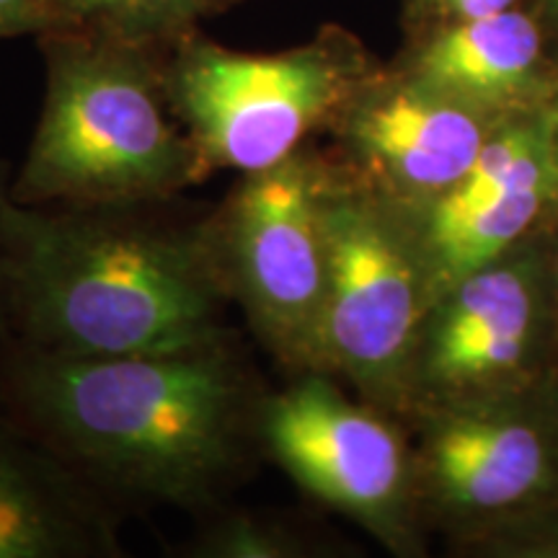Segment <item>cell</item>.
<instances>
[{
    "instance_id": "cell-4",
    "label": "cell",
    "mask_w": 558,
    "mask_h": 558,
    "mask_svg": "<svg viewBox=\"0 0 558 558\" xmlns=\"http://www.w3.org/2000/svg\"><path fill=\"white\" fill-rule=\"evenodd\" d=\"M160 75L169 104L215 171L251 173L282 163L329 135L380 62L344 26L326 24L303 45L239 52L197 26L163 45Z\"/></svg>"
},
{
    "instance_id": "cell-2",
    "label": "cell",
    "mask_w": 558,
    "mask_h": 558,
    "mask_svg": "<svg viewBox=\"0 0 558 558\" xmlns=\"http://www.w3.org/2000/svg\"><path fill=\"white\" fill-rule=\"evenodd\" d=\"M213 207L13 205L0 339L101 357L192 344L230 329Z\"/></svg>"
},
{
    "instance_id": "cell-14",
    "label": "cell",
    "mask_w": 558,
    "mask_h": 558,
    "mask_svg": "<svg viewBox=\"0 0 558 558\" xmlns=\"http://www.w3.org/2000/svg\"><path fill=\"white\" fill-rule=\"evenodd\" d=\"M197 527L173 550L179 558H313L329 554L316 530L271 509L226 505L194 514Z\"/></svg>"
},
{
    "instance_id": "cell-5",
    "label": "cell",
    "mask_w": 558,
    "mask_h": 558,
    "mask_svg": "<svg viewBox=\"0 0 558 558\" xmlns=\"http://www.w3.org/2000/svg\"><path fill=\"white\" fill-rule=\"evenodd\" d=\"M324 150L308 145L264 171L239 173L213 205V235L228 298L288 375L324 369L329 243Z\"/></svg>"
},
{
    "instance_id": "cell-21",
    "label": "cell",
    "mask_w": 558,
    "mask_h": 558,
    "mask_svg": "<svg viewBox=\"0 0 558 558\" xmlns=\"http://www.w3.org/2000/svg\"><path fill=\"white\" fill-rule=\"evenodd\" d=\"M538 16L543 19V24H546L548 34L558 37V0H538Z\"/></svg>"
},
{
    "instance_id": "cell-3",
    "label": "cell",
    "mask_w": 558,
    "mask_h": 558,
    "mask_svg": "<svg viewBox=\"0 0 558 558\" xmlns=\"http://www.w3.org/2000/svg\"><path fill=\"white\" fill-rule=\"evenodd\" d=\"M45 101L24 163L19 205H124L184 197L209 179L173 114L158 45L73 26L39 34Z\"/></svg>"
},
{
    "instance_id": "cell-18",
    "label": "cell",
    "mask_w": 558,
    "mask_h": 558,
    "mask_svg": "<svg viewBox=\"0 0 558 558\" xmlns=\"http://www.w3.org/2000/svg\"><path fill=\"white\" fill-rule=\"evenodd\" d=\"M50 29L45 0H0V39L39 37Z\"/></svg>"
},
{
    "instance_id": "cell-19",
    "label": "cell",
    "mask_w": 558,
    "mask_h": 558,
    "mask_svg": "<svg viewBox=\"0 0 558 558\" xmlns=\"http://www.w3.org/2000/svg\"><path fill=\"white\" fill-rule=\"evenodd\" d=\"M13 205H16V199H13V171L9 160L0 158V298H3V275L5 256H9V226Z\"/></svg>"
},
{
    "instance_id": "cell-7",
    "label": "cell",
    "mask_w": 558,
    "mask_h": 558,
    "mask_svg": "<svg viewBox=\"0 0 558 558\" xmlns=\"http://www.w3.org/2000/svg\"><path fill=\"white\" fill-rule=\"evenodd\" d=\"M401 418L349 399L324 369L288 375L262 416L264 463L300 492L354 520L399 556L424 550L411 437Z\"/></svg>"
},
{
    "instance_id": "cell-12",
    "label": "cell",
    "mask_w": 558,
    "mask_h": 558,
    "mask_svg": "<svg viewBox=\"0 0 558 558\" xmlns=\"http://www.w3.org/2000/svg\"><path fill=\"white\" fill-rule=\"evenodd\" d=\"M122 520L0 388V558H122Z\"/></svg>"
},
{
    "instance_id": "cell-13",
    "label": "cell",
    "mask_w": 558,
    "mask_h": 558,
    "mask_svg": "<svg viewBox=\"0 0 558 558\" xmlns=\"http://www.w3.org/2000/svg\"><path fill=\"white\" fill-rule=\"evenodd\" d=\"M393 65L494 117L546 107L558 70L546 24L522 5L409 34Z\"/></svg>"
},
{
    "instance_id": "cell-6",
    "label": "cell",
    "mask_w": 558,
    "mask_h": 558,
    "mask_svg": "<svg viewBox=\"0 0 558 558\" xmlns=\"http://www.w3.org/2000/svg\"><path fill=\"white\" fill-rule=\"evenodd\" d=\"M326 158V156H324ZM324 226L329 292L324 373L393 416L409 407V367L429 284L396 205L341 177L326 158Z\"/></svg>"
},
{
    "instance_id": "cell-10",
    "label": "cell",
    "mask_w": 558,
    "mask_h": 558,
    "mask_svg": "<svg viewBox=\"0 0 558 558\" xmlns=\"http://www.w3.org/2000/svg\"><path fill=\"white\" fill-rule=\"evenodd\" d=\"M501 120L390 62L337 117L324 156L362 190L414 209L448 192L476 163Z\"/></svg>"
},
{
    "instance_id": "cell-15",
    "label": "cell",
    "mask_w": 558,
    "mask_h": 558,
    "mask_svg": "<svg viewBox=\"0 0 558 558\" xmlns=\"http://www.w3.org/2000/svg\"><path fill=\"white\" fill-rule=\"evenodd\" d=\"M239 0H120V9L107 29L120 37L145 41V45H163L179 34L194 29L202 19L228 11Z\"/></svg>"
},
{
    "instance_id": "cell-9",
    "label": "cell",
    "mask_w": 558,
    "mask_h": 558,
    "mask_svg": "<svg viewBox=\"0 0 558 558\" xmlns=\"http://www.w3.org/2000/svg\"><path fill=\"white\" fill-rule=\"evenodd\" d=\"M554 311V275L538 251L518 246L458 279L432 300L418 326L403 416L538 383Z\"/></svg>"
},
{
    "instance_id": "cell-17",
    "label": "cell",
    "mask_w": 558,
    "mask_h": 558,
    "mask_svg": "<svg viewBox=\"0 0 558 558\" xmlns=\"http://www.w3.org/2000/svg\"><path fill=\"white\" fill-rule=\"evenodd\" d=\"M45 5L50 29H73V26H107L120 9V0H45Z\"/></svg>"
},
{
    "instance_id": "cell-16",
    "label": "cell",
    "mask_w": 558,
    "mask_h": 558,
    "mask_svg": "<svg viewBox=\"0 0 558 558\" xmlns=\"http://www.w3.org/2000/svg\"><path fill=\"white\" fill-rule=\"evenodd\" d=\"M522 0H403V21L409 34L458 24V21L492 16L509 9H520Z\"/></svg>"
},
{
    "instance_id": "cell-8",
    "label": "cell",
    "mask_w": 558,
    "mask_h": 558,
    "mask_svg": "<svg viewBox=\"0 0 558 558\" xmlns=\"http://www.w3.org/2000/svg\"><path fill=\"white\" fill-rule=\"evenodd\" d=\"M411 424L424 530L469 541L558 488V388L416 407Z\"/></svg>"
},
{
    "instance_id": "cell-1",
    "label": "cell",
    "mask_w": 558,
    "mask_h": 558,
    "mask_svg": "<svg viewBox=\"0 0 558 558\" xmlns=\"http://www.w3.org/2000/svg\"><path fill=\"white\" fill-rule=\"evenodd\" d=\"M0 388L41 442L122 512L202 514L264 463L271 386L233 326L153 352H41L0 339Z\"/></svg>"
},
{
    "instance_id": "cell-22",
    "label": "cell",
    "mask_w": 558,
    "mask_h": 558,
    "mask_svg": "<svg viewBox=\"0 0 558 558\" xmlns=\"http://www.w3.org/2000/svg\"><path fill=\"white\" fill-rule=\"evenodd\" d=\"M550 275H554V288H556V313H558V256H556V262L550 264Z\"/></svg>"
},
{
    "instance_id": "cell-20",
    "label": "cell",
    "mask_w": 558,
    "mask_h": 558,
    "mask_svg": "<svg viewBox=\"0 0 558 558\" xmlns=\"http://www.w3.org/2000/svg\"><path fill=\"white\" fill-rule=\"evenodd\" d=\"M546 117H548V135H550V156H554L556 177H558V70L554 88H550V96L546 101Z\"/></svg>"
},
{
    "instance_id": "cell-11",
    "label": "cell",
    "mask_w": 558,
    "mask_h": 558,
    "mask_svg": "<svg viewBox=\"0 0 558 558\" xmlns=\"http://www.w3.org/2000/svg\"><path fill=\"white\" fill-rule=\"evenodd\" d=\"M556 197L546 107L505 117L476 163L448 192L414 209L399 207L429 298L518 248Z\"/></svg>"
}]
</instances>
